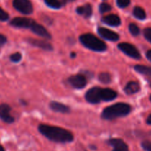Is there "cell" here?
<instances>
[{
	"label": "cell",
	"mask_w": 151,
	"mask_h": 151,
	"mask_svg": "<svg viewBox=\"0 0 151 151\" xmlns=\"http://www.w3.org/2000/svg\"><path fill=\"white\" fill-rule=\"evenodd\" d=\"M39 130L43 136L53 142L66 143L73 140V136L72 133L62 127L40 124L39 126Z\"/></svg>",
	"instance_id": "obj_1"
},
{
	"label": "cell",
	"mask_w": 151,
	"mask_h": 151,
	"mask_svg": "<svg viewBox=\"0 0 151 151\" xmlns=\"http://www.w3.org/2000/svg\"><path fill=\"white\" fill-rule=\"evenodd\" d=\"M131 107L126 103H116L104 109L101 117L105 120H113L119 117L125 116L130 113Z\"/></svg>",
	"instance_id": "obj_2"
},
{
	"label": "cell",
	"mask_w": 151,
	"mask_h": 151,
	"mask_svg": "<svg viewBox=\"0 0 151 151\" xmlns=\"http://www.w3.org/2000/svg\"><path fill=\"white\" fill-rule=\"evenodd\" d=\"M79 40L85 47L93 51L103 52L107 50V45L105 43L91 33L81 35Z\"/></svg>",
	"instance_id": "obj_3"
},
{
	"label": "cell",
	"mask_w": 151,
	"mask_h": 151,
	"mask_svg": "<svg viewBox=\"0 0 151 151\" xmlns=\"http://www.w3.org/2000/svg\"><path fill=\"white\" fill-rule=\"evenodd\" d=\"M118 47L121 51L125 53L127 56L135 59H140L141 54L139 53L137 48L135 46H133V45L130 44V43L122 42L119 44Z\"/></svg>",
	"instance_id": "obj_4"
},
{
	"label": "cell",
	"mask_w": 151,
	"mask_h": 151,
	"mask_svg": "<svg viewBox=\"0 0 151 151\" xmlns=\"http://www.w3.org/2000/svg\"><path fill=\"white\" fill-rule=\"evenodd\" d=\"M14 8L23 14H30L33 12V5L30 0H14Z\"/></svg>",
	"instance_id": "obj_5"
},
{
	"label": "cell",
	"mask_w": 151,
	"mask_h": 151,
	"mask_svg": "<svg viewBox=\"0 0 151 151\" xmlns=\"http://www.w3.org/2000/svg\"><path fill=\"white\" fill-rule=\"evenodd\" d=\"M101 89L99 87H94L88 90L85 94L87 101L91 104H98L101 101Z\"/></svg>",
	"instance_id": "obj_6"
},
{
	"label": "cell",
	"mask_w": 151,
	"mask_h": 151,
	"mask_svg": "<svg viewBox=\"0 0 151 151\" xmlns=\"http://www.w3.org/2000/svg\"><path fill=\"white\" fill-rule=\"evenodd\" d=\"M35 22L34 20L25 17H17L11 20V25L17 28H30Z\"/></svg>",
	"instance_id": "obj_7"
},
{
	"label": "cell",
	"mask_w": 151,
	"mask_h": 151,
	"mask_svg": "<svg viewBox=\"0 0 151 151\" xmlns=\"http://www.w3.org/2000/svg\"><path fill=\"white\" fill-rule=\"evenodd\" d=\"M70 85L76 89H82L85 88L87 85V79L84 75L77 74V75L71 76L68 79Z\"/></svg>",
	"instance_id": "obj_8"
},
{
	"label": "cell",
	"mask_w": 151,
	"mask_h": 151,
	"mask_svg": "<svg viewBox=\"0 0 151 151\" xmlns=\"http://www.w3.org/2000/svg\"><path fill=\"white\" fill-rule=\"evenodd\" d=\"M11 107L8 104H0V119L8 124H11L14 122V117L11 115Z\"/></svg>",
	"instance_id": "obj_9"
},
{
	"label": "cell",
	"mask_w": 151,
	"mask_h": 151,
	"mask_svg": "<svg viewBox=\"0 0 151 151\" xmlns=\"http://www.w3.org/2000/svg\"><path fill=\"white\" fill-rule=\"evenodd\" d=\"M98 33L101 37L108 41L116 42L119 39V36L118 33L111 30H109V29L104 28V27H99Z\"/></svg>",
	"instance_id": "obj_10"
},
{
	"label": "cell",
	"mask_w": 151,
	"mask_h": 151,
	"mask_svg": "<svg viewBox=\"0 0 151 151\" xmlns=\"http://www.w3.org/2000/svg\"><path fill=\"white\" fill-rule=\"evenodd\" d=\"M30 29L33 33L38 35V36H40L43 38H45V39H48V40H50V38H51L50 33L42 25L37 24L36 22L33 23V25L31 26Z\"/></svg>",
	"instance_id": "obj_11"
},
{
	"label": "cell",
	"mask_w": 151,
	"mask_h": 151,
	"mask_svg": "<svg viewBox=\"0 0 151 151\" xmlns=\"http://www.w3.org/2000/svg\"><path fill=\"white\" fill-rule=\"evenodd\" d=\"M108 144L113 147V151H129L128 146L124 141L120 139H111L108 141Z\"/></svg>",
	"instance_id": "obj_12"
},
{
	"label": "cell",
	"mask_w": 151,
	"mask_h": 151,
	"mask_svg": "<svg viewBox=\"0 0 151 151\" xmlns=\"http://www.w3.org/2000/svg\"><path fill=\"white\" fill-rule=\"evenodd\" d=\"M101 21L104 24H107V25L113 26V27H117V26L120 25V24H121L120 18L117 15H115V14H111V15H108L103 17L101 19Z\"/></svg>",
	"instance_id": "obj_13"
},
{
	"label": "cell",
	"mask_w": 151,
	"mask_h": 151,
	"mask_svg": "<svg viewBox=\"0 0 151 151\" xmlns=\"http://www.w3.org/2000/svg\"><path fill=\"white\" fill-rule=\"evenodd\" d=\"M117 93L115 91L109 88L101 89V100L105 101H110L116 98Z\"/></svg>",
	"instance_id": "obj_14"
},
{
	"label": "cell",
	"mask_w": 151,
	"mask_h": 151,
	"mask_svg": "<svg viewBox=\"0 0 151 151\" xmlns=\"http://www.w3.org/2000/svg\"><path fill=\"white\" fill-rule=\"evenodd\" d=\"M28 42L33 45L36 46V47H40L42 49H44L46 50H53V47L51 45L49 42L46 41H43V40H33V39H29Z\"/></svg>",
	"instance_id": "obj_15"
},
{
	"label": "cell",
	"mask_w": 151,
	"mask_h": 151,
	"mask_svg": "<svg viewBox=\"0 0 151 151\" xmlns=\"http://www.w3.org/2000/svg\"><path fill=\"white\" fill-rule=\"evenodd\" d=\"M50 107L53 111L59 112V113H67L70 112V108L68 106L57 101H51L50 103Z\"/></svg>",
	"instance_id": "obj_16"
},
{
	"label": "cell",
	"mask_w": 151,
	"mask_h": 151,
	"mask_svg": "<svg viewBox=\"0 0 151 151\" xmlns=\"http://www.w3.org/2000/svg\"><path fill=\"white\" fill-rule=\"evenodd\" d=\"M124 91L128 95L136 93L140 91V85L137 82H130L126 85Z\"/></svg>",
	"instance_id": "obj_17"
},
{
	"label": "cell",
	"mask_w": 151,
	"mask_h": 151,
	"mask_svg": "<svg viewBox=\"0 0 151 151\" xmlns=\"http://www.w3.org/2000/svg\"><path fill=\"white\" fill-rule=\"evenodd\" d=\"M76 12L79 15L83 16L85 18H89L92 15V7L90 4H86L84 6L78 7Z\"/></svg>",
	"instance_id": "obj_18"
},
{
	"label": "cell",
	"mask_w": 151,
	"mask_h": 151,
	"mask_svg": "<svg viewBox=\"0 0 151 151\" xmlns=\"http://www.w3.org/2000/svg\"><path fill=\"white\" fill-rule=\"evenodd\" d=\"M134 69L139 73L142 75L147 76L151 77V67L145 66V65H136L134 67Z\"/></svg>",
	"instance_id": "obj_19"
},
{
	"label": "cell",
	"mask_w": 151,
	"mask_h": 151,
	"mask_svg": "<svg viewBox=\"0 0 151 151\" xmlns=\"http://www.w3.org/2000/svg\"><path fill=\"white\" fill-rule=\"evenodd\" d=\"M133 16L138 19L144 20L146 18V13H145V10L142 8L141 7H136L133 9Z\"/></svg>",
	"instance_id": "obj_20"
},
{
	"label": "cell",
	"mask_w": 151,
	"mask_h": 151,
	"mask_svg": "<svg viewBox=\"0 0 151 151\" xmlns=\"http://www.w3.org/2000/svg\"><path fill=\"white\" fill-rule=\"evenodd\" d=\"M46 5L51 8L59 9L62 7V4L59 0H45Z\"/></svg>",
	"instance_id": "obj_21"
},
{
	"label": "cell",
	"mask_w": 151,
	"mask_h": 151,
	"mask_svg": "<svg viewBox=\"0 0 151 151\" xmlns=\"http://www.w3.org/2000/svg\"><path fill=\"white\" fill-rule=\"evenodd\" d=\"M99 79L101 83L108 84L111 82V76L107 73H102L99 76Z\"/></svg>",
	"instance_id": "obj_22"
},
{
	"label": "cell",
	"mask_w": 151,
	"mask_h": 151,
	"mask_svg": "<svg viewBox=\"0 0 151 151\" xmlns=\"http://www.w3.org/2000/svg\"><path fill=\"white\" fill-rule=\"evenodd\" d=\"M129 30H130V33L133 36H138L140 33V30H139V27L136 25L134 23H131L129 25Z\"/></svg>",
	"instance_id": "obj_23"
},
{
	"label": "cell",
	"mask_w": 151,
	"mask_h": 151,
	"mask_svg": "<svg viewBox=\"0 0 151 151\" xmlns=\"http://www.w3.org/2000/svg\"><path fill=\"white\" fill-rule=\"evenodd\" d=\"M112 9V7L107 3H101L99 6V11L101 14L110 11Z\"/></svg>",
	"instance_id": "obj_24"
},
{
	"label": "cell",
	"mask_w": 151,
	"mask_h": 151,
	"mask_svg": "<svg viewBox=\"0 0 151 151\" xmlns=\"http://www.w3.org/2000/svg\"><path fill=\"white\" fill-rule=\"evenodd\" d=\"M116 3L119 8H124L130 5V0H116Z\"/></svg>",
	"instance_id": "obj_25"
},
{
	"label": "cell",
	"mask_w": 151,
	"mask_h": 151,
	"mask_svg": "<svg viewBox=\"0 0 151 151\" xmlns=\"http://www.w3.org/2000/svg\"><path fill=\"white\" fill-rule=\"evenodd\" d=\"M9 19V15L5 11L0 8V21L5 22Z\"/></svg>",
	"instance_id": "obj_26"
},
{
	"label": "cell",
	"mask_w": 151,
	"mask_h": 151,
	"mask_svg": "<svg viewBox=\"0 0 151 151\" xmlns=\"http://www.w3.org/2000/svg\"><path fill=\"white\" fill-rule=\"evenodd\" d=\"M10 59L13 62H19L22 59V54L20 53H13L11 56H10Z\"/></svg>",
	"instance_id": "obj_27"
},
{
	"label": "cell",
	"mask_w": 151,
	"mask_h": 151,
	"mask_svg": "<svg viewBox=\"0 0 151 151\" xmlns=\"http://www.w3.org/2000/svg\"><path fill=\"white\" fill-rule=\"evenodd\" d=\"M144 36L145 39L151 43V27H147L144 30Z\"/></svg>",
	"instance_id": "obj_28"
},
{
	"label": "cell",
	"mask_w": 151,
	"mask_h": 151,
	"mask_svg": "<svg viewBox=\"0 0 151 151\" xmlns=\"http://www.w3.org/2000/svg\"><path fill=\"white\" fill-rule=\"evenodd\" d=\"M142 147L146 151H151V142L145 141L142 143Z\"/></svg>",
	"instance_id": "obj_29"
},
{
	"label": "cell",
	"mask_w": 151,
	"mask_h": 151,
	"mask_svg": "<svg viewBox=\"0 0 151 151\" xmlns=\"http://www.w3.org/2000/svg\"><path fill=\"white\" fill-rule=\"evenodd\" d=\"M7 42L6 36L3 34H0V49L4 46V45Z\"/></svg>",
	"instance_id": "obj_30"
},
{
	"label": "cell",
	"mask_w": 151,
	"mask_h": 151,
	"mask_svg": "<svg viewBox=\"0 0 151 151\" xmlns=\"http://www.w3.org/2000/svg\"><path fill=\"white\" fill-rule=\"evenodd\" d=\"M146 56H147V58L148 60L150 61V62H151V50H148V51L147 52Z\"/></svg>",
	"instance_id": "obj_31"
},
{
	"label": "cell",
	"mask_w": 151,
	"mask_h": 151,
	"mask_svg": "<svg viewBox=\"0 0 151 151\" xmlns=\"http://www.w3.org/2000/svg\"><path fill=\"white\" fill-rule=\"evenodd\" d=\"M147 123L148 124H151V114L147 117Z\"/></svg>",
	"instance_id": "obj_32"
},
{
	"label": "cell",
	"mask_w": 151,
	"mask_h": 151,
	"mask_svg": "<svg viewBox=\"0 0 151 151\" xmlns=\"http://www.w3.org/2000/svg\"><path fill=\"white\" fill-rule=\"evenodd\" d=\"M0 151H5V149H4V147L2 146V145H0Z\"/></svg>",
	"instance_id": "obj_33"
},
{
	"label": "cell",
	"mask_w": 151,
	"mask_h": 151,
	"mask_svg": "<svg viewBox=\"0 0 151 151\" xmlns=\"http://www.w3.org/2000/svg\"><path fill=\"white\" fill-rule=\"evenodd\" d=\"M71 56H72V57H75V56H76V53H72Z\"/></svg>",
	"instance_id": "obj_34"
},
{
	"label": "cell",
	"mask_w": 151,
	"mask_h": 151,
	"mask_svg": "<svg viewBox=\"0 0 151 151\" xmlns=\"http://www.w3.org/2000/svg\"><path fill=\"white\" fill-rule=\"evenodd\" d=\"M64 2H72V1H73V0H63Z\"/></svg>",
	"instance_id": "obj_35"
},
{
	"label": "cell",
	"mask_w": 151,
	"mask_h": 151,
	"mask_svg": "<svg viewBox=\"0 0 151 151\" xmlns=\"http://www.w3.org/2000/svg\"><path fill=\"white\" fill-rule=\"evenodd\" d=\"M150 88H151V82H150Z\"/></svg>",
	"instance_id": "obj_36"
},
{
	"label": "cell",
	"mask_w": 151,
	"mask_h": 151,
	"mask_svg": "<svg viewBox=\"0 0 151 151\" xmlns=\"http://www.w3.org/2000/svg\"><path fill=\"white\" fill-rule=\"evenodd\" d=\"M150 101H151V96H150Z\"/></svg>",
	"instance_id": "obj_37"
}]
</instances>
